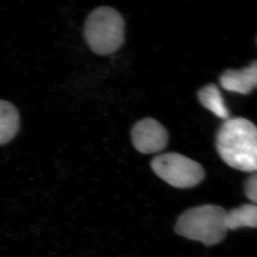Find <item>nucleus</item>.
Instances as JSON below:
<instances>
[{
    "label": "nucleus",
    "mask_w": 257,
    "mask_h": 257,
    "mask_svg": "<svg viewBox=\"0 0 257 257\" xmlns=\"http://www.w3.org/2000/svg\"><path fill=\"white\" fill-rule=\"evenodd\" d=\"M226 214L223 208L213 204L192 208L179 216L176 232L206 245L216 244L224 239L229 230Z\"/></svg>",
    "instance_id": "f03ea898"
},
{
    "label": "nucleus",
    "mask_w": 257,
    "mask_h": 257,
    "mask_svg": "<svg viewBox=\"0 0 257 257\" xmlns=\"http://www.w3.org/2000/svg\"><path fill=\"white\" fill-rule=\"evenodd\" d=\"M216 149L230 167L242 172H257V127L242 117L229 118L216 136Z\"/></svg>",
    "instance_id": "f257e3e1"
},
{
    "label": "nucleus",
    "mask_w": 257,
    "mask_h": 257,
    "mask_svg": "<svg viewBox=\"0 0 257 257\" xmlns=\"http://www.w3.org/2000/svg\"><path fill=\"white\" fill-rule=\"evenodd\" d=\"M219 82L221 87L231 92L247 94L253 89L245 68L241 70H226L221 74Z\"/></svg>",
    "instance_id": "1a4fd4ad"
},
{
    "label": "nucleus",
    "mask_w": 257,
    "mask_h": 257,
    "mask_svg": "<svg viewBox=\"0 0 257 257\" xmlns=\"http://www.w3.org/2000/svg\"><path fill=\"white\" fill-rule=\"evenodd\" d=\"M152 170L160 178L177 188H190L204 179V170L195 161L175 152L162 154L153 159Z\"/></svg>",
    "instance_id": "20e7f679"
},
{
    "label": "nucleus",
    "mask_w": 257,
    "mask_h": 257,
    "mask_svg": "<svg viewBox=\"0 0 257 257\" xmlns=\"http://www.w3.org/2000/svg\"><path fill=\"white\" fill-rule=\"evenodd\" d=\"M226 224L228 229L241 227L257 228V206L245 204L227 211Z\"/></svg>",
    "instance_id": "6e6552de"
},
{
    "label": "nucleus",
    "mask_w": 257,
    "mask_h": 257,
    "mask_svg": "<svg viewBox=\"0 0 257 257\" xmlns=\"http://www.w3.org/2000/svg\"><path fill=\"white\" fill-rule=\"evenodd\" d=\"M132 140L134 147L141 153H157L167 147L168 133L156 119L145 118L133 126Z\"/></svg>",
    "instance_id": "39448f33"
},
{
    "label": "nucleus",
    "mask_w": 257,
    "mask_h": 257,
    "mask_svg": "<svg viewBox=\"0 0 257 257\" xmlns=\"http://www.w3.org/2000/svg\"><path fill=\"white\" fill-rule=\"evenodd\" d=\"M20 114L14 104L0 100V145L11 141L20 128Z\"/></svg>",
    "instance_id": "423d86ee"
},
{
    "label": "nucleus",
    "mask_w": 257,
    "mask_h": 257,
    "mask_svg": "<svg viewBox=\"0 0 257 257\" xmlns=\"http://www.w3.org/2000/svg\"><path fill=\"white\" fill-rule=\"evenodd\" d=\"M84 34L87 45L94 53L110 55L124 43V19L113 8L99 7L88 16Z\"/></svg>",
    "instance_id": "7ed1b4c3"
},
{
    "label": "nucleus",
    "mask_w": 257,
    "mask_h": 257,
    "mask_svg": "<svg viewBox=\"0 0 257 257\" xmlns=\"http://www.w3.org/2000/svg\"><path fill=\"white\" fill-rule=\"evenodd\" d=\"M245 69L247 72L253 89L257 88V61H254L252 63L250 64Z\"/></svg>",
    "instance_id": "9b49d317"
},
{
    "label": "nucleus",
    "mask_w": 257,
    "mask_h": 257,
    "mask_svg": "<svg viewBox=\"0 0 257 257\" xmlns=\"http://www.w3.org/2000/svg\"><path fill=\"white\" fill-rule=\"evenodd\" d=\"M245 194L252 204L257 206V172L253 174L245 183Z\"/></svg>",
    "instance_id": "9d476101"
},
{
    "label": "nucleus",
    "mask_w": 257,
    "mask_h": 257,
    "mask_svg": "<svg viewBox=\"0 0 257 257\" xmlns=\"http://www.w3.org/2000/svg\"><path fill=\"white\" fill-rule=\"evenodd\" d=\"M198 99L202 105L223 119H229V112L224 104L220 90L214 84H208L198 92Z\"/></svg>",
    "instance_id": "0eeeda50"
}]
</instances>
